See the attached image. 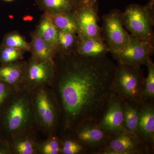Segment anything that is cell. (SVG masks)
Returning a JSON list of instances; mask_svg holds the SVG:
<instances>
[{
    "instance_id": "obj_1",
    "label": "cell",
    "mask_w": 154,
    "mask_h": 154,
    "mask_svg": "<svg viewBox=\"0 0 154 154\" xmlns=\"http://www.w3.org/2000/svg\"><path fill=\"white\" fill-rule=\"evenodd\" d=\"M50 86L60 110L58 134H71L86 122L98 124L107 108L116 65L106 56L57 54Z\"/></svg>"
},
{
    "instance_id": "obj_2",
    "label": "cell",
    "mask_w": 154,
    "mask_h": 154,
    "mask_svg": "<svg viewBox=\"0 0 154 154\" xmlns=\"http://www.w3.org/2000/svg\"><path fill=\"white\" fill-rule=\"evenodd\" d=\"M31 92L22 87L0 110V137L9 142L18 132L36 126Z\"/></svg>"
},
{
    "instance_id": "obj_3",
    "label": "cell",
    "mask_w": 154,
    "mask_h": 154,
    "mask_svg": "<svg viewBox=\"0 0 154 154\" xmlns=\"http://www.w3.org/2000/svg\"><path fill=\"white\" fill-rule=\"evenodd\" d=\"M31 103L36 127L45 137L58 134L60 110L50 86L38 87L31 92Z\"/></svg>"
},
{
    "instance_id": "obj_4",
    "label": "cell",
    "mask_w": 154,
    "mask_h": 154,
    "mask_svg": "<svg viewBox=\"0 0 154 154\" xmlns=\"http://www.w3.org/2000/svg\"><path fill=\"white\" fill-rule=\"evenodd\" d=\"M123 25L130 34L140 41L154 45V0L146 5L131 4L123 12Z\"/></svg>"
},
{
    "instance_id": "obj_5",
    "label": "cell",
    "mask_w": 154,
    "mask_h": 154,
    "mask_svg": "<svg viewBox=\"0 0 154 154\" xmlns=\"http://www.w3.org/2000/svg\"><path fill=\"white\" fill-rule=\"evenodd\" d=\"M144 79L140 67L118 63L110 87L111 92L141 105Z\"/></svg>"
},
{
    "instance_id": "obj_6",
    "label": "cell",
    "mask_w": 154,
    "mask_h": 154,
    "mask_svg": "<svg viewBox=\"0 0 154 154\" xmlns=\"http://www.w3.org/2000/svg\"><path fill=\"white\" fill-rule=\"evenodd\" d=\"M123 12L113 9L102 17V38L109 48V53L127 47L131 34L125 30L123 23Z\"/></svg>"
},
{
    "instance_id": "obj_7",
    "label": "cell",
    "mask_w": 154,
    "mask_h": 154,
    "mask_svg": "<svg viewBox=\"0 0 154 154\" xmlns=\"http://www.w3.org/2000/svg\"><path fill=\"white\" fill-rule=\"evenodd\" d=\"M154 45L140 41L131 35L128 45L124 49L111 51L110 54L118 63L140 67L152 61Z\"/></svg>"
},
{
    "instance_id": "obj_8",
    "label": "cell",
    "mask_w": 154,
    "mask_h": 154,
    "mask_svg": "<svg viewBox=\"0 0 154 154\" xmlns=\"http://www.w3.org/2000/svg\"><path fill=\"white\" fill-rule=\"evenodd\" d=\"M98 1L82 3L73 12L78 26V38L102 39L101 28L98 23Z\"/></svg>"
},
{
    "instance_id": "obj_9",
    "label": "cell",
    "mask_w": 154,
    "mask_h": 154,
    "mask_svg": "<svg viewBox=\"0 0 154 154\" xmlns=\"http://www.w3.org/2000/svg\"><path fill=\"white\" fill-rule=\"evenodd\" d=\"M55 73L54 62L30 58L27 61L22 88L32 91L42 86L51 85ZM21 87V88H22Z\"/></svg>"
},
{
    "instance_id": "obj_10",
    "label": "cell",
    "mask_w": 154,
    "mask_h": 154,
    "mask_svg": "<svg viewBox=\"0 0 154 154\" xmlns=\"http://www.w3.org/2000/svg\"><path fill=\"white\" fill-rule=\"evenodd\" d=\"M99 154H148L135 135L125 130L110 135Z\"/></svg>"
},
{
    "instance_id": "obj_11",
    "label": "cell",
    "mask_w": 154,
    "mask_h": 154,
    "mask_svg": "<svg viewBox=\"0 0 154 154\" xmlns=\"http://www.w3.org/2000/svg\"><path fill=\"white\" fill-rule=\"evenodd\" d=\"M70 134L84 144L89 154H99L110 136L93 122L84 123Z\"/></svg>"
},
{
    "instance_id": "obj_12",
    "label": "cell",
    "mask_w": 154,
    "mask_h": 154,
    "mask_svg": "<svg viewBox=\"0 0 154 154\" xmlns=\"http://www.w3.org/2000/svg\"><path fill=\"white\" fill-rule=\"evenodd\" d=\"M137 136L148 154L154 153V101H143Z\"/></svg>"
},
{
    "instance_id": "obj_13",
    "label": "cell",
    "mask_w": 154,
    "mask_h": 154,
    "mask_svg": "<svg viewBox=\"0 0 154 154\" xmlns=\"http://www.w3.org/2000/svg\"><path fill=\"white\" fill-rule=\"evenodd\" d=\"M122 103V98L111 92L105 113L97 124L110 135L125 130L123 126Z\"/></svg>"
},
{
    "instance_id": "obj_14",
    "label": "cell",
    "mask_w": 154,
    "mask_h": 154,
    "mask_svg": "<svg viewBox=\"0 0 154 154\" xmlns=\"http://www.w3.org/2000/svg\"><path fill=\"white\" fill-rule=\"evenodd\" d=\"M40 135L36 126L18 132L9 141L11 154H38Z\"/></svg>"
},
{
    "instance_id": "obj_15",
    "label": "cell",
    "mask_w": 154,
    "mask_h": 154,
    "mask_svg": "<svg viewBox=\"0 0 154 154\" xmlns=\"http://www.w3.org/2000/svg\"><path fill=\"white\" fill-rule=\"evenodd\" d=\"M27 61L19 60L12 63L1 65L0 81L17 89L22 87L25 77Z\"/></svg>"
},
{
    "instance_id": "obj_16",
    "label": "cell",
    "mask_w": 154,
    "mask_h": 154,
    "mask_svg": "<svg viewBox=\"0 0 154 154\" xmlns=\"http://www.w3.org/2000/svg\"><path fill=\"white\" fill-rule=\"evenodd\" d=\"M109 51V48L102 39L77 38L75 52L80 55L87 57L100 58L106 56Z\"/></svg>"
},
{
    "instance_id": "obj_17",
    "label": "cell",
    "mask_w": 154,
    "mask_h": 154,
    "mask_svg": "<svg viewBox=\"0 0 154 154\" xmlns=\"http://www.w3.org/2000/svg\"><path fill=\"white\" fill-rule=\"evenodd\" d=\"M31 36L30 58L54 62V57L57 54L55 49L39 36L36 30L32 32Z\"/></svg>"
},
{
    "instance_id": "obj_18",
    "label": "cell",
    "mask_w": 154,
    "mask_h": 154,
    "mask_svg": "<svg viewBox=\"0 0 154 154\" xmlns=\"http://www.w3.org/2000/svg\"><path fill=\"white\" fill-rule=\"evenodd\" d=\"M44 13L50 14L72 13L80 5V0H35Z\"/></svg>"
},
{
    "instance_id": "obj_19",
    "label": "cell",
    "mask_w": 154,
    "mask_h": 154,
    "mask_svg": "<svg viewBox=\"0 0 154 154\" xmlns=\"http://www.w3.org/2000/svg\"><path fill=\"white\" fill-rule=\"evenodd\" d=\"M141 105L133 101L123 99L122 113L125 130L137 136Z\"/></svg>"
},
{
    "instance_id": "obj_20",
    "label": "cell",
    "mask_w": 154,
    "mask_h": 154,
    "mask_svg": "<svg viewBox=\"0 0 154 154\" xmlns=\"http://www.w3.org/2000/svg\"><path fill=\"white\" fill-rule=\"evenodd\" d=\"M36 31L47 43L52 46L58 54L59 53L57 40V29L50 19L42 16Z\"/></svg>"
},
{
    "instance_id": "obj_21",
    "label": "cell",
    "mask_w": 154,
    "mask_h": 154,
    "mask_svg": "<svg viewBox=\"0 0 154 154\" xmlns=\"http://www.w3.org/2000/svg\"><path fill=\"white\" fill-rule=\"evenodd\" d=\"M42 16L50 20L57 30L77 33L78 26L73 13L50 14L44 13Z\"/></svg>"
},
{
    "instance_id": "obj_22",
    "label": "cell",
    "mask_w": 154,
    "mask_h": 154,
    "mask_svg": "<svg viewBox=\"0 0 154 154\" xmlns=\"http://www.w3.org/2000/svg\"><path fill=\"white\" fill-rule=\"evenodd\" d=\"M61 154H89L86 147L72 134L60 136Z\"/></svg>"
},
{
    "instance_id": "obj_23",
    "label": "cell",
    "mask_w": 154,
    "mask_h": 154,
    "mask_svg": "<svg viewBox=\"0 0 154 154\" xmlns=\"http://www.w3.org/2000/svg\"><path fill=\"white\" fill-rule=\"evenodd\" d=\"M77 33L57 30V40L59 53L68 54L75 52L77 42Z\"/></svg>"
},
{
    "instance_id": "obj_24",
    "label": "cell",
    "mask_w": 154,
    "mask_h": 154,
    "mask_svg": "<svg viewBox=\"0 0 154 154\" xmlns=\"http://www.w3.org/2000/svg\"><path fill=\"white\" fill-rule=\"evenodd\" d=\"M61 149L60 137L57 134L41 139L38 144V154H61Z\"/></svg>"
},
{
    "instance_id": "obj_25",
    "label": "cell",
    "mask_w": 154,
    "mask_h": 154,
    "mask_svg": "<svg viewBox=\"0 0 154 154\" xmlns=\"http://www.w3.org/2000/svg\"><path fill=\"white\" fill-rule=\"evenodd\" d=\"M1 44L24 50L29 52L30 50V43L26 41L24 37L17 31H13L5 34Z\"/></svg>"
},
{
    "instance_id": "obj_26",
    "label": "cell",
    "mask_w": 154,
    "mask_h": 154,
    "mask_svg": "<svg viewBox=\"0 0 154 154\" xmlns=\"http://www.w3.org/2000/svg\"><path fill=\"white\" fill-rule=\"evenodd\" d=\"M26 52L24 50L0 45V64L1 65L12 63L21 60Z\"/></svg>"
},
{
    "instance_id": "obj_27",
    "label": "cell",
    "mask_w": 154,
    "mask_h": 154,
    "mask_svg": "<svg viewBox=\"0 0 154 154\" xmlns=\"http://www.w3.org/2000/svg\"><path fill=\"white\" fill-rule=\"evenodd\" d=\"M148 75L144 80L143 101H154V63L152 60L146 65Z\"/></svg>"
},
{
    "instance_id": "obj_28",
    "label": "cell",
    "mask_w": 154,
    "mask_h": 154,
    "mask_svg": "<svg viewBox=\"0 0 154 154\" xmlns=\"http://www.w3.org/2000/svg\"><path fill=\"white\" fill-rule=\"evenodd\" d=\"M18 90L13 86L0 81V110Z\"/></svg>"
},
{
    "instance_id": "obj_29",
    "label": "cell",
    "mask_w": 154,
    "mask_h": 154,
    "mask_svg": "<svg viewBox=\"0 0 154 154\" xmlns=\"http://www.w3.org/2000/svg\"><path fill=\"white\" fill-rule=\"evenodd\" d=\"M0 154H11L8 141L0 137Z\"/></svg>"
},
{
    "instance_id": "obj_30",
    "label": "cell",
    "mask_w": 154,
    "mask_h": 154,
    "mask_svg": "<svg viewBox=\"0 0 154 154\" xmlns=\"http://www.w3.org/2000/svg\"><path fill=\"white\" fill-rule=\"evenodd\" d=\"M98 0H80L81 2L83 3H90L96 2Z\"/></svg>"
},
{
    "instance_id": "obj_31",
    "label": "cell",
    "mask_w": 154,
    "mask_h": 154,
    "mask_svg": "<svg viewBox=\"0 0 154 154\" xmlns=\"http://www.w3.org/2000/svg\"><path fill=\"white\" fill-rule=\"evenodd\" d=\"M4 1H5V2H12V1H14V0H4Z\"/></svg>"
}]
</instances>
